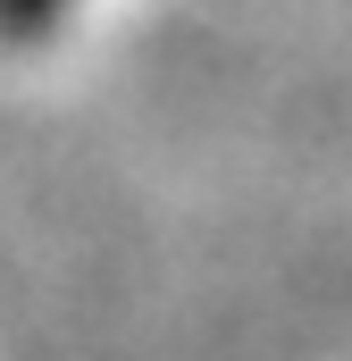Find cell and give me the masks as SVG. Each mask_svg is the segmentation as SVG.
<instances>
[{"instance_id":"1","label":"cell","mask_w":352,"mask_h":361,"mask_svg":"<svg viewBox=\"0 0 352 361\" xmlns=\"http://www.w3.org/2000/svg\"><path fill=\"white\" fill-rule=\"evenodd\" d=\"M25 8H34V0H0V17H25Z\"/></svg>"}]
</instances>
